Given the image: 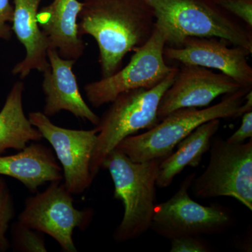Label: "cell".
Returning <instances> with one entry per match:
<instances>
[{"mask_svg": "<svg viewBox=\"0 0 252 252\" xmlns=\"http://www.w3.org/2000/svg\"><path fill=\"white\" fill-rule=\"evenodd\" d=\"M72 195L62 181L50 182L45 190L26 198L18 221L49 235L63 251L77 252L73 240L74 230L87 229L94 219V211L91 208L78 210L74 206Z\"/></svg>", "mask_w": 252, "mask_h": 252, "instance_id": "obj_7", "label": "cell"}, {"mask_svg": "<svg viewBox=\"0 0 252 252\" xmlns=\"http://www.w3.org/2000/svg\"><path fill=\"white\" fill-rule=\"evenodd\" d=\"M195 177V173L187 176L171 198L156 205L150 228L158 235L169 240L200 237L223 233L233 225V215L226 207L203 206L190 198L189 190Z\"/></svg>", "mask_w": 252, "mask_h": 252, "instance_id": "obj_9", "label": "cell"}, {"mask_svg": "<svg viewBox=\"0 0 252 252\" xmlns=\"http://www.w3.org/2000/svg\"><path fill=\"white\" fill-rule=\"evenodd\" d=\"M49 68L43 72L42 90L45 94L44 113L48 117H54L61 111H67L74 117L98 125L99 117L85 102L73 72L74 60L61 58L55 49L47 51Z\"/></svg>", "mask_w": 252, "mask_h": 252, "instance_id": "obj_13", "label": "cell"}, {"mask_svg": "<svg viewBox=\"0 0 252 252\" xmlns=\"http://www.w3.org/2000/svg\"><path fill=\"white\" fill-rule=\"evenodd\" d=\"M24 83L16 81L0 111V156L8 149L21 151L28 143L39 142L43 137L25 114L23 104Z\"/></svg>", "mask_w": 252, "mask_h": 252, "instance_id": "obj_18", "label": "cell"}, {"mask_svg": "<svg viewBox=\"0 0 252 252\" xmlns=\"http://www.w3.org/2000/svg\"><path fill=\"white\" fill-rule=\"evenodd\" d=\"M210 162L190 188L198 198L229 196L252 210V140L230 144L212 138Z\"/></svg>", "mask_w": 252, "mask_h": 252, "instance_id": "obj_6", "label": "cell"}, {"mask_svg": "<svg viewBox=\"0 0 252 252\" xmlns=\"http://www.w3.org/2000/svg\"><path fill=\"white\" fill-rule=\"evenodd\" d=\"M228 44L220 38L190 36L177 47L165 46L164 56L181 64L217 69L242 87L252 89V67L247 59L251 53L240 46L228 47Z\"/></svg>", "mask_w": 252, "mask_h": 252, "instance_id": "obj_12", "label": "cell"}, {"mask_svg": "<svg viewBox=\"0 0 252 252\" xmlns=\"http://www.w3.org/2000/svg\"><path fill=\"white\" fill-rule=\"evenodd\" d=\"M78 20L81 36L94 38L99 49L102 78L122 68L129 53L150 39L156 16L148 0H84Z\"/></svg>", "mask_w": 252, "mask_h": 252, "instance_id": "obj_1", "label": "cell"}, {"mask_svg": "<svg viewBox=\"0 0 252 252\" xmlns=\"http://www.w3.org/2000/svg\"><path fill=\"white\" fill-rule=\"evenodd\" d=\"M160 160H131L117 147L104 158L101 169L110 173L114 198L124 207V217L114 233L117 243L139 238L150 228L157 201V180Z\"/></svg>", "mask_w": 252, "mask_h": 252, "instance_id": "obj_3", "label": "cell"}, {"mask_svg": "<svg viewBox=\"0 0 252 252\" xmlns=\"http://www.w3.org/2000/svg\"><path fill=\"white\" fill-rule=\"evenodd\" d=\"M83 2L78 0H52L38 11V23L49 40L50 48L63 59H81L85 44L78 31V18Z\"/></svg>", "mask_w": 252, "mask_h": 252, "instance_id": "obj_14", "label": "cell"}, {"mask_svg": "<svg viewBox=\"0 0 252 252\" xmlns=\"http://www.w3.org/2000/svg\"><path fill=\"white\" fill-rule=\"evenodd\" d=\"M11 240L15 252H46L45 239L44 233L32 229L19 221H16L11 225Z\"/></svg>", "mask_w": 252, "mask_h": 252, "instance_id": "obj_19", "label": "cell"}, {"mask_svg": "<svg viewBox=\"0 0 252 252\" xmlns=\"http://www.w3.org/2000/svg\"><path fill=\"white\" fill-rule=\"evenodd\" d=\"M166 46L177 47L186 38L217 37L252 53V30L214 0H148Z\"/></svg>", "mask_w": 252, "mask_h": 252, "instance_id": "obj_2", "label": "cell"}, {"mask_svg": "<svg viewBox=\"0 0 252 252\" xmlns=\"http://www.w3.org/2000/svg\"><path fill=\"white\" fill-rule=\"evenodd\" d=\"M251 89L242 88L225 94L220 102L207 108L190 107L174 111L152 128L126 137L117 147L134 162L161 161L173 152L181 141L204 123L240 117L245 95Z\"/></svg>", "mask_w": 252, "mask_h": 252, "instance_id": "obj_4", "label": "cell"}, {"mask_svg": "<svg viewBox=\"0 0 252 252\" xmlns=\"http://www.w3.org/2000/svg\"><path fill=\"white\" fill-rule=\"evenodd\" d=\"M43 0H14L13 33L26 49L25 59L12 69L14 76L25 79L32 70L44 72L49 68V40L39 27L37 16Z\"/></svg>", "mask_w": 252, "mask_h": 252, "instance_id": "obj_15", "label": "cell"}, {"mask_svg": "<svg viewBox=\"0 0 252 252\" xmlns=\"http://www.w3.org/2000/svg\"><path fill=\"white\" fill-rule=\"evenodd\" d=\"M242 88L223 73L182 64L172 85L162 95L158 117L160 122L177 109L207 107L220 96L233 94Z\"/></svg>", "mask_w": 252, "mask_h": 252, "instance_id": "obj_11", "label": "cell"}, {"mask_svg": "<svg viewBox=\"0 0 252 252\" xmlns=\"http://www.w3.org/2000/svg\"><path fill=\"white\" fill-rule=\"evenodd\" d=\"M166 36L156 24L155 31L145 44L135 51L124 68L109 77L84 86L86 98L95 108L111 103L118 95L135 89H149L157 86L173 70L175 66L165 62L164 49Z\"/></svg>", "mask_w": 252, "mask_h": 252, "instance_id": "obj_8", "label": "cell"}, {"mask_svg": "<svg viewBox=\"0 0 252 252\" xmlns=\"http://www.w3.org/2000/svg\"><path fill=\"white\" fill-rule=\"evenodd\" d=\"M28 119L52 146L61 164L66 188L72 195L84 193L94 180L90 165L97 129L72 130L60 127L41 112L30 113Z\"/></svg>", "mask_w": 252, "mask_h": 252, "instance_id": "obj_10", "label": "cell"}, {"mask_svg": "<svg viewBox=\"0 0 252 252\" xmlns=\"http://www.w3.org/2000/svg\"><path fill=\"white\" fill-rule=\"evenodd\" d=\"M227 12L252 30V0H214Z\"/></svg>", "mask_w": 252, "mask_h": 252, "instance_id": "obj_21", "label": "cell"}, {"mask_svg": "<svg viewBox=\"0 0 252 252\" xmlns=\"http://www.w3.org/2000/svg\"><path fill=\"white\" fill-rule=\"evenodd\" d=\"M14 18V6L10 0H0V39L9 41L12 36L11 23Z\"/></svg>", "mask_w": 252, "mask_h": 252, "instance_id": "obj_23", "label": "cell"}, {"mask_svg": "<svg viewBox=\"0 0 252 252\" xmlns=\"http://www.w3.org/2000/svg\"><path fill=\"white\" fill-rule=\"evenodd\" d=\"M177 71L178 67L175 66L157 86L126 91L111 102L95 126L97 139L90 165L93 178L98 174L106 157L122 141L140 130H149L160 122L158 117L159 104L175 80Z\"/></svg>", "mask_w": 252, "mask_h": 252, "instance_id": "obj_5", "label": "cell"}, {"mask_svg": "<svg viewBox=\"0 0 252 252\" xmlns=\"http://www.w3.org/2000/svg\"><path fill=\"white\" fill-rule=\"evenodd\" d=\"M170 252H208V244L200 236H182L172 238Z\"/></svg>", "mask_w": 252, "mask_h": 252, "instance_id": "obj_22", "label": "cell"}, {"mask_svg": "<svg viewBox=\"0 0 252 252\" xmlns=\"http://www.w3.org/2000/svg\"><path fill=\"white\" fill-rule=\"evenodd\" d=\"M242 117L240 127L226 140L230 144H243L252 137V111L245 113Z\"/></svg>", "mask_w": 252, "mask_h": 252, "instance_id": "obj_24", "label": "cell"}, {"mask_svg": "<svg viewBox=\"0 0 252 252\" xmlns=\"http://www.w3.org/2000/svg\"><path fill=\"white\" fill-rule=\"evenodd\" d=\"M0 175L16 179L33 193L46 182L63 180L62 167L52 151L39 142L14 155L0 156Z\"/></svg>", "mask_w": 252, "mask_h": 252, "instance_id": "obj_16", "label": "cell"}, {"mask_svg": "<svg viewBox=\"0 0 252 252\" xmlns=\"http://www.w3.org/2000/svg\"><path fill=\"white\" fill-rule=\"evenodd\" d=\"M220 124V119L204 123L177 144V150L159 163L157 187L166 188L185 167H198L204 154L210 150L212 139Z\"/></svg>", "mask_w": 252, "mask_h": 252, "instance_id": "obj_17", "label": "cell"}, {"mask_svg": "<svg viewBox=\"0 0 252 252\" xmlns=\"http://www.w3.org/2000/svg\"><path fill=\"white\" fill-rule=\"evenodd\" d=\"M15 215L14 196L4 177H0V252L8 251L11 248L6 233Z\"/></svg>", "mask_w": 252, "mask_h": 252, "instance_id": "obj_20", "label": "cell"}]
</instances>
